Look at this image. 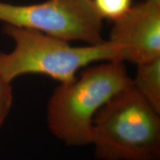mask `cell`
Instances as JSON below:
<instances>
[{
	"instance_id": "obj_1",
	"label": "cell",
	"mask_w": 160,
	"mask_h": 160,
	"mask_svg": "<svg viewBox=\"0 0 160 160\" xmlns=\"http://www.w3.org/2000/svg\"><path fill=\"white\" fill-rule=\"evenodd\" d=\"M131 86L133 80L122 61L88 66L72 81L59 83L52 93L47 106L50 131L68 146L91 145L97 112Z\"/></svg>"
},
{
	"instance_id": "obj_2",
	"label": "cell",
	"mask_w": 160,
	"mask_h": 160,
	"mask_svg": "<svg viewBox=\"0 0 160 160\" xmlns=\"http://www.w3.org/2000/svg\"><path fill=\"white\" fill-rule=\"evenodd\" d=\"M3 31L14 42L11 52H0V76L9 82L20 76L42 74L65 83L74 79L80 69L94 62L122 61L119 47L110 40L73 46L36 30L5 25Z\"/></svg>"
},
{
	"instance_id": "obj_3",
	"label": "cell",
	"mask_w": 160,
	"mask_h": 160,
	"mask_svg": "<svg viewBox=\"0 0 160 160\" xmlns=\"http://www.w3.org/2000/svg\"><path fill=\"white\" fill-rule=\"evenodd\" d=\"M91 145L99 160H160V113L131 86L97 112Z\"/></svg>"
},
{
	"instance_id": "obj_4",
	"label": "cell",
	"mask_w": 160,
	"mask_h": 160,
	"mask_svg": "<svg viewBox=\"0 0 160 160\" xmlns=\"http://www.w3.org/2000/svg\"><path fill=\"white\" fill-rule=\"evenodd\" d=\"M0 21L69 42L80 41L97 45L105 41L103 19L93 0H45L25 5L0 2Z\"/></svg>"
},
{
	"instance_id": "obj_5",
	"label": "cell",
	"mask_w": 160,
	"mask_h": 160,
	"mask_svg": "<svg viewBox=\"0 0 160 160\" xmlns=\"http://www.w3.org/2000/svg\"><path fill=\"white\" fill-rule=\"evenodd\" d=\"M109 40L122 61L138 65L160 57V0H145L113 22Z\"/></svg>"
},
{
	"instance_id": "obj_6",
	"label": "cell",
	"mask_w": 160,
	"mask_h": 160,
	"mask_svg": "<svg viewBox=\"0 0 160 160\" xmlns=\"http://www.w3.org/2000/svg\"><path fill=\"white\" fill-rule=\"evenodd\" d=\"M137 66L135 77L132 78L133 88L160 113V57Z\"/></svg>"
},
{
	"instance_id": "obj_7",
	"label": "cell",
	"mask_w": 160,
	"mask_h": 160,
	"mask_svg": "<svg viewBox=\"0 0 160 160\" xmlns=\"http://www.w3.org/2000/svg\"><path fill=\"white\" fill-rule=\"evenodd\" d=\"M93 2L103 19L113 22L125 15L132 7V0H93Z\"/></svg>"
},
{
	"instance_id": "obj_8",
	"label": "cell",
	"mask_w": 160,
	"mask_h": 160,
	"mask_svg": "<svg viewBox=\"0 0 160 160\" xmlns=\"http://www.w3.org/2000/svg\"><path fill=\"white\" fill-rule=\"evenodd\" d=\"M13 101L11 82L0 76V128L3 125L11 111Z\"/></svg>"
}]
</instances>
